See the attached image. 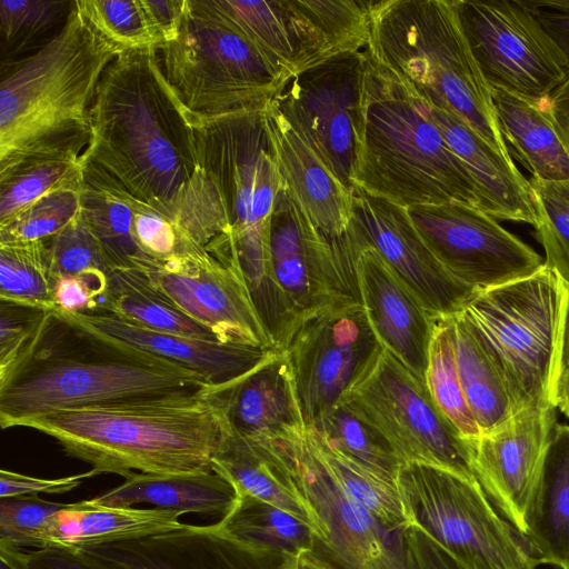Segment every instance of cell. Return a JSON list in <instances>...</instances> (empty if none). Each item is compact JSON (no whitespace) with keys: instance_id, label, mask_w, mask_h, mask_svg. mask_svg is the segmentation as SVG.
<instances>
[{"instance_id":"1","label":"cell","mask_w":569,"mask_h":569,"mask_svg":"<svg viewBox=\"0 0 569 569\" xmlns=\"http://www.w3.org/2000/svg\"><path fill=\"white\" fill-rule=\"evenodd\" d=\"M153 48L127 50L104 70L91 108V140L81 156L134 197H174L199 170L191 112Z\"/></svg>"},{"instance_id":"2","label":"cell","mask_w":569,"mask_h":569,"mask_svg":"<svg viewBox=\"0 0 569 569\" xmlns=\"http://www.w3.org/2000/svg\"><path fill=\"white\" fill-rule=\"evenodd\" d=\"M197 375L93 336L52 310L31 350L0 381V426L70 409L190 397ZM217 391V390H216Z\"/></svg>"},{"instance_id":"3","label":"cell","mask_w":569,"mask_h":569,"mask_svg":"<svg viewBox=\"0 0 569 569\" xmlns=\"http://www.w3.org/2000/svg\"><path fill=\"white\" fill-rule=\"evenodd\" d=\"M123 51L77 4L44 47L1 70L0 173L32 158L80 159L91 140V108L107 67Z\"/></svg>"},{"instance_id":"4","label":"cell","mask_w":569,"mask_h":569,"mask_svg":"<svg viewBox=\"0 0 569 569\" xmlns=\"http://www.w3.org/2000/svg\"><path fill=\"white\" fill-rule=\"evenodd\" d=\"M221 392L60 410L21 427L53 438L99 475L212 472L224 423Z\"/></svg>"},{"instance_id":"5","label":"cell","mask_w":569,"mask_h":569,"mask_svg":"<svg viewBox=\"0 0 569 569\" xmlns=\"http://www.w3.org/2000/svg\"><path fill=\"white\" fill-rule=\"evenodd\" d=\"M363 50L421 103L457 116L511 159L491 88L471 52L453 0L376 1Z\"/></svg>"},{"instance_id":"6","label":"cell","mask_w":569,"mask_h":569,"mask_svg":"<svg viewBox=\"0 0 569 569\" xmlns=\"http://www.w3.org/2000/svg\"><path fill=\"white\" fill-rule=\"evenodd\" d=\"M366 58L355 188L406 209L448 202L481 209L473 177L420 102Z\"/></svg>"},{"instance_id":"7","label":"cell","mask_w":569,"mask_h":569,"mask_svg":"<svg viewBox=\"0 0 569 569\" xmlns=\"http://www.w3.org/2000/svg\"><path fill=\"white\" fill-rule=\"evenodd\" d=\"M462 312L495 353L516 412L556 407L569 316L565 280L543 263L527 277L477 291Z\"/></svg>"},{"instance_id":"8","label":"cell","mask_w":569,"mask_h":569,"mask_svg":"<svg viewBox=\"0 0 569 569\" xmlns=\"http://www.w3.org/2000/svg\"><path fill=\"white\" fill-rule=\"evenodd\" d=\"M160 51L167 80L202 116L264 110L293 76L197 0H187L178 36Z\"/></svg>"},{"instance_id":"9","label":"cell","mask_w":569,"mask_h":569,"mask_svg":"<svg viewBox=\"0 0 569 569\" xmlns=\"http://www.w3.org/2000/svg\"><path fill=\"white\" fill-rule=\"evenodd\" d=\"M396 485L411 525L463 569H536L540 565L476 479L410 462L400 466Z\"/></svg>"},{"instance_id":"10","label":"cell","mask_w":569,"mask_h":569,"mask_svg":"<svg viewBox=\"0 0 569 569\" xmlns=\"http://www.w3.org/2000/svg\"><path fill=\"white\" fill-rule=\"evenodd\" d=\"M191 121L199 166L218 190L237 254L269 249L270 219L284 183L264 110L191 112Z\"/></svg>"},{"instance_id":"11","label":"cell","mask_w":569,"mask_h":569,"mask_svg":"<svg viewBox=\"0 0 569 569\" xmlns=\"http://www.w3.org/2000/svg\"><path fill=\"white\" fill-rule=\"evenodd\" d=\"M341 400L388 440L402 463H425L476 479L463 439L433 401L425 380L382 350Z\"/></svg>"},{"instance_id":"12","label":"cell","mask_w":569,"mask_h":569,"mask_svg":"<svg viewBox=\"0 0 569 569\" xmlns=\"http://www.w3.org/2000/svg\"><path fill=\"white\" fill-rule=\"evenodd\" d=\"M365 50L335 54L290 77L270 103L352 194L362 129Z\"/></svg>"},{"instance_id":"13","label":"cell","mask_w":569,"mask_h":569,"mask_svg":"<svg viewBox=\"0 0 569 569\" xmlns=\"http://www.w3.org/2000/svg\"><path fill=\"white\" fill-rule=\"evenodd\" d=\"M453 4L491 89L541 100L567 81L563 53L525 1L453 0Z\"/></svg>"},{"instance_id":"14","label":"cell","mask_w":569,"mask_h":569,"mask_svg":"<svg viewBox=\"0 0 569 569\" xmlns=\"http://www.w3.org/2000/svg\"><path fill=\"white\" fill-rule=\"evenodd\" d=\"M293 477L316 536L315 551L337 569H416L408 527H396L349 498L331 479L307 435Z\"/></svg>"},{"instance_id":"15","label":"cell","mask_w":569,"mask_h":569,"mask_svg":"<svg viewBox=\"0 0 569 569\" xmlns=\"http://www.w3.org/2000/svg\"><path fill=\"white\" fill-rule=\"evenodd\" d=\"M142 271L220 341L274 348L253 303L234 244L151 262Z\"/></svg>"},{"instance_id":"16","label":"cell","mask_w":569,"mask_h":569,"mask_svg":"<svg viewBox=\"0 0 569 569\" xmlns=\"http://www.w3.org/2000/svg\"><path fill=\"white\" fill-rule=\"evenodd\" d=\"M383 350L360 303L303 321L286 352L308 429L335 407Z\"/></svg>"},{"instance_id":"17","label":"cell","mask_w":569,"mask_h":569,"mask_svg":"<svg viewBox=\"0 0 569 569\" xmlns=\"http://www.w3.org/2000/svg\"><path fill=\"white\" fill-rule=\"evenodd\" d=\"M441 266L476 291L536 272L545 261L479 208L460 202L407 209Z\"/></svg>"},{"instance_id":"18","label":"cell","mask_w":569,"mask_h":569,"mask_svg":"<svg viewBox=\"0 0 569 569\" xmlns=\"http://www.w3.org/2000/svg\"><path fill=\"white\" fill-rule=\"evenodd\" d=\"M347 232L357 246L373 248L435 319L460 313L477 292L441 266L403 207L355 188Z\"/></svg>"},{"instance_id":"19","label":"cell","mask_w":569,"mask_h":569,"mask_svg":"<svg viewBox=\"0 0 569 569\" xmlns=\"http://www.w3.org/2000/svg\"><path fill=\"white\" fill-rule=\"evenodd\" d=\"M273 273L299 327L326 310L360 303L336 257L331 242L283 188L269 228Z\"/></svg>"},{"instance_id":"20","label":"cell","mask_w":569,"mask_h":569,"mask_svg":"<svg viewBox=\"0 0 569 569\" xmlns=\"http://www.w3.org/2000/svg\"><path fill=\"white\" fill-rule=\"evenodd\" d=\"M555 426L556 407H528L479 437L463 439L476 480L522 538L530 496Z\"/></svg>"},{"instance_id":"21","label":"cell","mask_w":569,"mask_h":569,"mask_svg":"<svg viewBox=\"0 0 569 569\" xmlns=\"http://www.w3.org/2000/svg\"><path fill=\"white\" fill-rule=\"evenodd\" d=\"M54 311L93 336L183 368L217 391L227 390L279 351L151 330L108 312Z\"/></svg>"},{"instance_id":"22","label":"cell","mask_w":569,"mask_h":569,"mask_svg":"<svg viewBox=\"0 0 569 569\" xmlns=\"http://www.w3.org/2000/svg\"><path fill=\"white\" fill-rule=\"evenodd\" d=\"M232 429L250 443L291 456L308 435L293 372L286 351L268 360L221 392Z\"/></svg>"},{"instance_id":"23","label":"cell","mask_w":569,"mask_h":569,"mask_svg":"<svg viewBox=\"0 0 569 569\" xmlns=\"http://www.w3.org/2000/svg\"><path fill=\"white\" fill-rule=\"evenodd\" d=\"M351 242L357 249L360 305L372 330L385 350L425 380L435 318L373 248Z\"/></svg>"},{"instance_id":"24","label":"cell","mask_w":569,"mask_h":569,"mask_svg":"<svg viewBox=\"0 0 569 569\" xmlns=\"http://www.w3.org/2000/svg\"><path fill=\"white\" fill-rule=\"evenodd\" d=\"M295 76L338 54L299 0H197Z\"/></svg>"},{"instance_id":"25","label":"cell","mask_w":569,"mask_h":569,"mask_svg":"<svg viewBox=\"0 0 569 569\" xmlns=\"http://www.w3.org/2000/svg\"><path fill=\"white\" fill-rule=\"evenodd\" d=\"M84 551L129 569H280L283 559L243 548L213 523H186L170 532Z\"/></svg>"},{"instance_id":"26","label":"cell","mask_w":569,"mask_h":569,"mask_svg":"<svg viewBox=\"0 0 569 569\" xmlns=\"http://www.w3.org/2000/svg\"><path fill=\"white\" fill-rule=\"evenodd\" d=\"M264 116L284 188L330 242L341 238L352 219V194L270 102Z\"/></svg>"},{"instance_id":"27","label":"cell","mask_w":569,"mask_h":569,"mask_svg":"<svg viewBox=\"0 0 569 569\" xmlns=\"http://www.w3.org/2000/svg\"><path fill=\"white\" fill-rule=\"evenodd\" d=\"M420 104L473 177L481 194L482 211L495 219L525 222L536 228L538 212L530 181L512 159L505 158L451 112Z\"/></svg>"},{"instance_id":"28","label":"cell","mask_w":569,"mask_h":569,"mask_svg":"<svg viewBox=\"0 0 569 569\" xmlns=\"http://www.w3.org/2000/svg\"><path fill=\"white\" fill-rule=\"evenodd\" d=\"M181 512L158 508L103 507L88 499L54 512L34 532V549L78 551L170 532L184 527Z\"/></svg>"},{"instance_id":"29","label":"cell","mask_w":569,"mask_h":569,"mask_svg":"<svg viewBox=\"0 0 569 569\" xmlns=\"http://www.w3.org/2000/svg\"><path fill=\"white\" fill-rule=\"evenodd\" d=\"M523 540L540 565L569 569V425L552 430L526 513Z\"/></svg>"},{"instance_id":"30","label":"cell","mask_w":569,"mask_h":569,"mask_svg":"<svg viewBox=\"0 0 569 569\" xmlns=\"http://www.w3.org/2000/svg\"><path fill=\"white\" fill-rule=\"evenodd\" d=\"M212 470L228 480L237 493L273 505L311 526L295 481L293 456L273 453L250 443L232 429L226 413Z\"/></svg>"},{"instance_id":"31","label":"cell","mask_w":569,"mask_h":569,"mask_svg":"<svg viewBox=\"0 0 569 569\" xmlns=\"http://www.w3.org/2000/svg\"><path fill=\"white\" fill-rule=\"evenodd\" d=\"M233 486L212 472L194 475L132 473L113 489L89 498L103 507H134L149 503L152 508L209 517H226L236 506Z\"/></svg>"},{"instance_id":"32","label":"cell","mask_w":569,"mask_h":569,"mask_svg":"<svg viewBox=\"0 0 569 569\" xmlns=\"http://www.w3.org/2000/svg\"><path fill=\"white\" fill-rule=\"evenodd\" d=\"M501 134L531 178L569 179V150L552 113L550 97L532 100L491 89Z\"/></svg>"},{"instance_id":"33","label":"cell","mask_w":569,"mask_h":569,"mask_svg":"<svg viewBox=\"0 0 569 569\" xmlns=\"http://www.w3.org/2000/svg\"><path fill=\"white\" fill-rule=\"evenodd\" d=\"M79 197L80 219L112 269L143 270L154 262L139 249L132 237L133 194L99 167L82 162Z\"/></svg>"},{"instance_id":"34","label":"cell","mask_w":569,"mask_h":569,"mask_svg":"<svg viewBox=\"0 0 569 569\" xmlns=\"http://www.w3.org/2000/svg\"><path fill=\"white\" fill-rule=\"evenodd\" d=\"M450 327L466 400L481 433L487 432L516 412L506 377L495 353L462 311L450 318Z\"/></svg>"},{"instance_id":"35","label":"cell","mask_w":569,"mask_h":569,"mask_svg":"<svg viewBox=\"0 0 569 569\" xmlns=\"http://www.w3.org/2000/svg\"><path fill=\"white\" fill-rule=\"evenodd\" d=\"M237 495L233 509L213 523L224 537L250 551L274 558L315 549L316 536L308 522L252 496Z\"/></svg>"},{"instance_id":"36","label":"cell","mask_w":569,"mask_h":569,"mask_svg":"<svg viewBox=\"0 0 569 569\" xmlns=\"http://www.w3.org/2000/svg\"><path fill=\"white\" fill-rule=\"evenodd\" d=\"M101 312L151 330L222 342L176 306L139 269L112 270Z\"/></svg>"},{"instance_id":"37","label":"cell","mask_w":569,"mask_h":569,"mask_svg":"<svg viewBox=\"0 0 569 569\" xmlns=\"http://www.w3.org/2000/svg\"><path fill=\"white\" fill-rule=\"evenodd\" d=\"M310 429L337 453L396 483L401 460L385 436L348 402L340 400Z\"/></svg>"},{"instance_id":"38","label":"cell","mask_w":569,"mask_h":569,"mask_svg":"<svg viewBox=\"0 0 569 569\" xmlns=\"http://www.w3.org/2000/svg\"><path fill=\"white\" fill-rule=\"evenodd\" d=\"M76 1L1 0V66L33 54L64 27Z\"/></svg>"},{"instance_id":"39","label":"cell","mask_w":569,"mask_h":569,"mask_svg":"<svg viewBox=\"0 0 569 569\" xmlns=\"http://www.w3.org/2000/svg\"><path fill=\"white\" fill-rule=\"evenodd\" d=\"M81 178V158L66 157L32 158L1 172L0 226L53 192L79 187Z\"/></svg>"},{"instance_id":"40","label":"cell","mask_w":569,"mask_h":569,"mask_svg":"<svg viewBox=\"0 0 569 569\" xmlns=\"http://www.w3.org/2000/svg\"><path fill=\"white\" fill-rule=\"evenodd\" d=\"M308 437L331 479L349 498L389 525H411L395 482L337 453L313 430L308 429Z\"/></svg>"},{"instance_id":"41","label":"cell","mask_w":569,"mask_h":569,"mask_svg":"<svg viewBox=\"0 0 569 569\" xmlns=\"http://www.w3.org/2000/svg\"><path fill=\"white\" fill-rule=\"evenodd\" d=\"M54 281L43 240L0 243V301L52 311Z\"/></svg>"},{"instance_id":"42","label":"cell","mask_w":569,"mask_h":569,"mask_svg":"<svg viewBox=\"0 0 569 569\" xmlns=\"http://www.w3.org/2000/svg\"><path fill=\"white\" fill-rule=\"evenodd\" d=\"M425 382L437 407L462 439H475L481 435L460 383L450 318L435 319Z\"/></svg>"},{"instance_id":"43","label":"cell","mask_w":569,"mask_h":569,"mask_svg":"<svg viewBox=\"0 0 569 569\" xmlns=\"http://www.w3.org/2000/svg\"><path fill=\"white\" fill-rule=\"evenodd\" d=\"M86 20L123 52L153 48L162 42L152 29L141 0H77Z\"/></svg>"},{"instance_id":"44","label":"cell","mask_w":569,"mask_h":569,"mask_svg":"<svg viewBox=\"0 0 569 569\" xmlns=\"http://www.w3.org/2000/svg\"><path fill=\"white\" fill-rule=\"evenodd\" d=\"M538 224L536 234L546 253L545 263L569 286V179L531 178Z\"/></svg>"},{"instance_id":"45","label":"cell","mask_w":569,"mask_h":569,"mask_svg":"<svg viewBox=\"0 0 569 569\" xmlns=\"http://www.w3.org/2000/svg\"><path fill=\"white\" fill-rule=\"evenodd\" d=\"M372 0H299L336 53L363 50L370 34Z\"/></svg>"},{"instance_id":"46","label":"cell","mask_w":569,"mask_h":569,"mask_svg":"<svg viewBox=\"0 0 569 569\" xmlns=\"http://www.w3.org/2000/svg\"><path fill=\"white\" fill-rule=\"evenodd\" d=\"M43 241L56 277H89L108 283L113 269L79 212L59 232Z\"/></svg>"},{"instance_id":"47","label":"cell","mask_w":569,"mask_h":569,"mask_svg":"<svg viewBox=\"0 0 569 569\" xmlns=\"http://www.w3.org/2000/svg\"><path fill=\"white\" fill-rule=\"evenodd\" d=\"M79 187L53 192L0 226V243L46 240L66 227L79 212Z\"/></svg>"},{"instance_id":"48","label":"cell","mask_w":569,"mask_h":569,"mask_svg":"<svg viewBox=\"0 0 569 569\" xmlns=\"http://www.w3.org/2000/svg\"><path fill=\"white\" fill-rule=\"evenodd\" d=\"M50 312L0 301V381L8 378L31 350Z\"/></svg>"},{"instance_id":"49","label":"cell","mask_w":569,"mask_h":569,"mask_svg":"<svg viewBox=\"0 0 569 569\" xmlns=\"http://www.w3.org/2000/svg\"><path fill=\"white\" fill-rule=\"evenodd\" d=\"M68 506L38 496L0 498V543L19 549L33 548L34 532L47 518Z\"/></svg>"},{"instance_id":"50","label":"cell","mask_w":569,"mask_h":569,"mask_svg":"<svg viewBox=\"0 0 569 569\" xmlns=\"http://www.w3.org/2000/svg\"><path fill=\"white\" fill-rule=\"evenodd\" d=\"M108 283L89 277H56V309L66 313H92L104 309Z\"/></svg>"},{"instance_id":"51","label":"cell","mask_w":569,"mask_h":569,"mask_svg":"<svg viewBox=\"0 0 569 569\" xmlns=\"http://www.w3.org/2000/svg\"><path fill=\"white\" fill-rule=\"evenodd\" d=\"M94 476H99V472L92 468L86 472L52 479L1 469L0 498L37 496L38 493H66Z\"/></svg>"},{"instance_id":"52","label":"cell","mask_w":569,"mask_h":569,"mask_svg":"<svg viewBox=\"0 0 569 569\" xmlns=\"http://www.w3.org/2000/svg\"><path fill=\"white\" fill-rule=\"evenodd\" d=\"M29 569H129L83 550L36 549L27 551Z\"/></svg>"},{"instance_id":"53","label":"cell","mask_w":569,"mask_h":569,"mask_svg":"<svg viewBox=\"0 0 569 569\" xmlns=\"http://www.w3.org/2000/svg\"><path fill=\"white\" fill-rule=\"evenodd\" d=\"M141 3L162 46L174 40L181 27L187 0H141Z\"/></svg>"},{"instance_id":"54","label":"cell","mask_w":569,"mask_h":569,"mask_svg":"<svg viewBox=\"0 0 569 569\" xmlns=\"http://www.w3.org/2000/svg\"><path fill=\"white\" fill-rule=\"evenodd\" d=\"M408 540L416 569H463L453 557L415 525L408 527Z\"/></svg>"},{"instance_id":"55","label":"cell","mask_w":569,"mask_h":569,"mask_svg":"<svg viewBox=\"0 0 569 569\" xmlns=\"http://www.w3.org/2000/svg\"><path fill=\"white\" fill-rule=\"evenodd\" d=\"M525 2L561 50L569 67V11L536 7L528 0ZM566 82H569V76Z\"/></svg>"},{"instance_id":"56","label":"cell","mask_w":569,"mask_h":569,"mask_svg":"<svg viewBox=\"0 0 569 569\" xmlns=\"http://www.w3.org/2000/svg\"><path fill=\"white\" fill-rule=\"evenodd\" d=\"M550 103L558 131L569 150V91L560 87L550 96Z\"/></svg>"},{"instance_id":"57","label":"cell","mask_w":569,"mask_h":569,"mask_svg":"<svg viewBox=\"0 0 569 569\" xmlns=\"http://www.w3.org/2000/svg\"><path fill=\"white\" fill-rule=\"evenodd\" d=\"M280 569H337L315 550L303 551L293 556H286L281 560Z\"/></svg>"},{"instance_id":"58","label":"cell","mask_w":569,"mask_h":569,"mask_svg":"<svg viewBox=\"0 0 569 569\" xmlns=\"http://www.w3.org/2000/svg\"><path fill=\"white\" fill-rule=\"evenodd\" d=\"M0 569H29L27 551L0 543Z\"/></svg>"},{"instance_id":"59","label":"cell","mask_w":569,"mask_h":569,"mask_svg":"<svg viewBox=\"0 0 569 569\" xmlns=\"http://www.w3.org/2000/svg\"><path fill=\"white\" fill-rule=\"evenodd\" d=\"M556 408L569 417V365L565 366L556 390Z\"/></svg>"},{"instance_id":"60","label":"cell","mask_w":569,"mask_h":569,"mask_svg":"<svg viewBox=\"0 0 569 569\" xmlns=\"http://www.w3.org/2000/svg\"><path fill=\"white\" fill-rule=\"evenodd\" d=\"M569 365V316L567 321L565 352H563V367Z\"/></svg>"},{"instance_id":"61","label":"cell","mask_w":569,"mask_h":569,"mask_svg":"<svg viewBox=\"0 0 569 569\" xmlns=\"http://www.w3.org/2000/svg\"><path fill=\"white\" fill-rule=\"evenodd\" d=\"M561 87H565L569 91V82H565Z\"/></svg>"}]
</instances>
